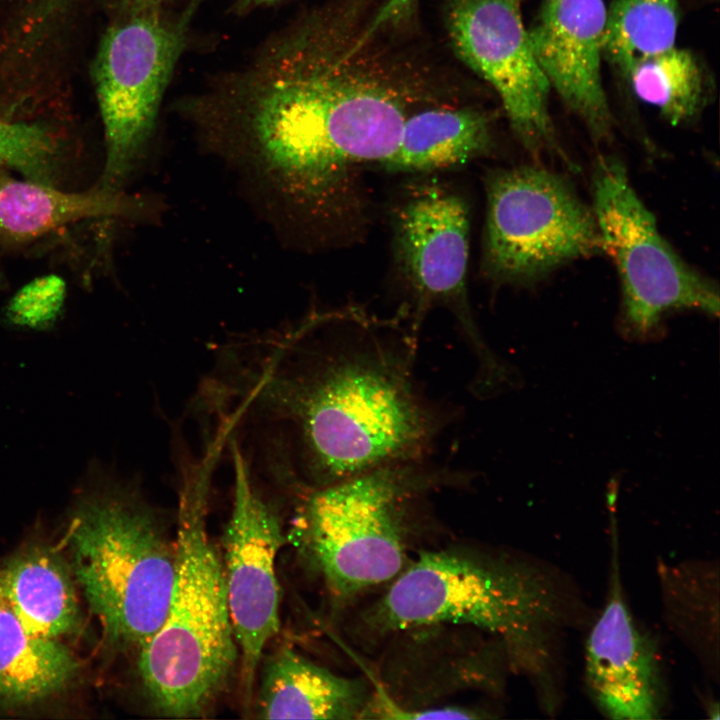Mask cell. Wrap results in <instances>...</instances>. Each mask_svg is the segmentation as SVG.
Listing matches in <instances>:
<instances>
[{"label":"cell","instance_id":"cell-1","mask_svg":"<svg viewBox=\"0 0 720 720\" xmlns=\"http://www.w3.org/2000/svg\"><path fill=\"white\" fill-rule=\"evenodd\" d=\"M219 391L257 429L269 469L298 491L428 458L444 416L415 376L417 333L354 314L311 318L250 345Z\"/></svg>","mask_w":720,"mask_h":720},{"label":"cell","instance_id":"cell-2","mask_svg":"<svg viewBox=\"0 0 720 720\" xmlns=\"http://www.w3.org/2000/svg\"><path fill=\"white\" fill-rule=\"evenodd\" d=\"M348 56L312 30L282 34L204 109L207 141L277 210L314 204L346 167L381 165L397 147L402 97Z\"/></svg>","mask_w":720,"mask_h":720},{"label":"cell","instance_id":"cell-3","mask_svg":"<svg viewBox=\"0 0 720 720\" xmlns=\"http://www.w3.org/2000/svg\"><path fill=\"white\" fill-rule=\"evenodd\" d=\"M364 619L378 634L436 624L491 633L510 667L532 682L549 708L560 700L558 637L585 622L586 608L568 577L544 561L455 547L420 554Z\"/></svg>","mask_w":720,"mask_h":720},{"label":"cell","instance_id":"cell-4","mask_svg":"<svg viewBox=\"0 0 720 720\" xmlns=\"http://www.w3.org/2000/svg\"><path fill=\"white\" fill-rule=\"evenodd\" d=\"M208 480L186 479L174 537L168 608L139 650L138 670L153 708L171 718L199 717L226 687L238 661L223 560L207 528Z\"/></svg>","mask_w":720,"mask_h":720},{"label":"cell","instance_id":"cell-5","mask_svg":"<svg viewBox=\"0 0 720 720\" xmlns=\"http://www.w3.org/2000/svg\"><path fill=\"white\" fill-rule=\"evenodd\" d=\"M72 573L107 639L138 651L165 618L174 538L134 490L96 480L71 513Z\"/></svg>","mask_w":720,"mask_h":720},{"label":"cell","instance_id":"cell-6","mask_svg":"<svg viewBox=\"0 0 720 720\" xmlns=\"http://www.w3.org/2000/svg\"><path fill=\"white\" fill-rule=\"evenodd\" d=\"M469 480L467 473L421 458L304 491V533L334 595L352 597L394 579L405 561L404 526L420 500Z\"/></svg>","mask_w":720,"mask_h":720},{"label":"cell","instance_id":"cell-7","mask_svg":"<svg viewBox=\"0 0 720 720\" xmlns=\"http://www.w3.org/2000/svg\"><path fill=\"white\" fill-rule=\"evenodd\" d=\"M592 181V210L602 250L619 275L626 334L648 338L663 315L673 310L717 316V285L684 262L663 238L624 164L615 157H601Z\"/></svg>","mask_w":720,"mask_h":720},{"label":"cell","instance_id":"cell-8","mask_svg":"<svg viewBox=\"0 0 720 720\" xmlns=\"http://www.w3.org/2000/svg\"><path fill=\"white\" fill-rule=\"evenodd\" d=\"M487 203L484 267L497 282L529 284L602 251L593 210L544 167L495 171Z\"/></svg>","mask_w":720,"mask_h":720},{"label":"cell","instance_id":"cell-9","mask_svg":"<svg viewBox=\"0 0 720 720\" xmlns=\"http://www.w3.org/2000/svg\"><path fill=\"white\" fill-rule=\"evenodd\" d=\"M185 33L184 18L171 23L158 12L130 15L105 32L93 69L105 139L104 166L95 186L103 192L125 194L147 156Z\"/></svg>","mask_w":720,"mask_h":720},{"label":"cell","instance_id":"cell-10","mask_svg":"<svg viewBox=\"0 0 720 720\" xmlns=\"http://www.w3.org/2000/svg\"><path fill=\"white\" fill-rule=\"evenodd\" d=\"M394 224L398 262L417 297L419 314L435 304L453 313L477 360L472 388L494 391L509 374L484 341L469 307V214L465 201L446 187L425 185L402 203Z\"/></svg>","mask_w":720,"mask_h":720},{"label":"cell","instance_id":"cell-11","mask_svg":"<svg viewBox=\"0 0 720 720\" xmlns=\"http://www.w3.org/2000/svg\"><path fill=\"white\" fill-rule=\"evenodd\" d=\"M456 55L497 92L523 147L538 156L557 147L549 84L534 54L521 0H447Z\"/></svg>","mask_w":720,"mask_h":720},{"label":"cell","instance_id":"cell-12","mask_svg":"<svg viewBox=\"0 0 720 720\" xmlns=\"http://www.w3.org/2000/svg\"><path fill=\"white\" fill-rule=\"evenodd\" d=\"M233 464V506L222 560L242 699L250 708L264 648L280 627L276 559L285 540L277 514L254 488L248 463L234 443Z\"/></svg>","mask_w":720,"mask_h":720},{"label":"cell","instance_id":"cell-13","mask_svg":"<svg viewBox=\"0 0 720 720\" xmlns=\"http://www.w3.org/2000/svg\"><path fill=\"white\" fill-rule=\"evenodd\" d=\"M584 685L600 714L615 720H654L668 698L656 639L630 609L621 580L613 535L606 599L584 645Z\"/></svg>","mask_w":720,"mask_h":720},{"label":"cell","instance_id":"cell-14","mask_svg":"<svg viewBox=\"0 0 720 720\" xmlns=\"http://www.w3.org/2000/svg\"><path fill=\"white\" fill-rule=\"evenodd\" d=\"M605 22L603 0H544L528 29L550 89L597 141L613 124L601 68Z\"/></svg>","mask_w":720,"mask_h":720},{"label":"cell","instance_id":"cell-15","mask_svg":"<svg viewBox=\"0 0 720 720\" xmlns=\"http://www.w3.org/2000/svg\"><path fill=\"white\" fill-rule=\"evenodd\" d=\"M372 699L359 679L340 676L291 648L263 665L256 712L262 719L366 718Z\"/></svg>","mask_w":720,"mask_h":720},{"label":"cell","instance_id":"cell-16","mask_svg":"<svg viewBox=\"0 0 720 720\" xmlns=\"http://www.w3.org/2000/svg\"><path fill=\"white\" fill-rule=\"evenodd\" d=\"M137 206L126 194L94 186L83 192L18 179L0 167V246L19 249L91 219L129 217Z\"/></svg>","mask_w":720,"mask_h":720},{"label":"cell","instance_id":"cell-17","mask_svg":"<svg viewBox=\"0 0 720 720\" xmlns=\"http://www.w3.org/2000/svg\"><path fill=\"white\" fill-rule=\"evenodd\" d=\"M71 576L58 552L30 547L0 563V597L27 630L58 639L75 632L80 624Z\"/></svg>","mask_w":720,"mask_h":720},{"label":"cell","instance_id":"cell-18","mask_svg":"<svg viewBox=\"0 0 720 720\" xmlns=\"http://www.w3.org/2000/svg\"><path fill=\"white\" fill-rule=\"evenodd\" d=\"M80 662L57 639L27 630L0 597V706L29 707L65 692Z\"/></svg>","mask_w":720,"mask_h":720},{"label":"cell","instance_id":"cell-19","mask_svg":"<svg viewBox=\"0 0 720 720\" xmlns=\"http://www.w3.org/2000/svg\"><path fill=\"white\" fill-rule=\"evenodd\" d=\"M666 626L695 656L705 674L719 678V568L711 560L658 561Z\"/></svg>","mask_w":720,"mask_h":720},{"label":"cell","instance_id":"cell-20","mask_svg":"<svg viewBox=\"0 0 720 720\" xmlns=\"http://www.w3.org/2000/svg\"><path fill=\"white\" fill-rule=\"evenodd\" d=\"M492 147L490 120L472 108L430 109L406 117L390 171H429L464 164Z\"/></svg>","mask_w":720,"mask_h":720},{"label":"cell","instance_id":"cell-21","mask_svg":"<svg viewBox=\"0 0 720 720\" xmlns=\"http://www.w3.org/2000/svg\"><path fill=\"white\" fill-rule=\"evenodd\" d=\"M623 75L635 95L672 125L692 120L705 98L704 74L695 55L675 46L634 59Z\"/></svg>","mask_w":720,"mask_h":720},{"label":"cell","instance_id":"cell-22","mask_svg":"<svg viewBox=\"0 0 720 720\" xmlns=\"http://www.w3.org/2000/svg\"><path fill=\"white\" fill-rule=\"evenodd\" d=\"M678 0H612L606 6L604 58L622 74L636 58L675 46Z\"/></svg>","mask_w":720,"mask_h":720},{"label":"cell","instance_id":"cell-23","mask_svg":"<svg viewBox=\"0 0 720 720\" xmlns=\"http://www.w3.org/2000/svg\"><path fill=\"white\" fill-rule=\"evenodd\" d=\"M73 159L70 143L57 130L41 123L0 118V167L64 188Z\"/></svg>","mask_w":720,"mask_h":720},{"label":"cell","instance_id":"cell-24","mask_svg":"<svg viewBox=\"0 0 720 720\" xmlns=\"http://www.w3.org/2000/svg\"><path fill=\"white\" fill-rule=\"evenodd\" d=\"M67 296L65 280L56 274L37 277L8 301L5 321L17 328L48 330L61 316Z\"/></svg>","mask_w":720,"mask_h":720},{"label":"cell","instance_id":"cell-25","mask_svg":"<svg viewBox=\"0 0 720 720\" xmlns=\"http://www.w3.org/2000/svg\"><path fill=\"white\" fill-rule=\"evenodd\" d=\"M371 717L385 719H476L481 715L478 711L465 707H434L423 709L405 708L395 704L387 696H381L379 700L371 703L369 714Z\"/></svg>","mask_w":720,"mask_h":720},{"label":"cell","instance_id":"cell-26","mask_svg":"<svg viewBox=\"0 0 720 720\" xmlns=\"http://www.w3.org/2000/svg\"><path fill=\"white\" fill-rule=\"evenodd\" d=\"M416 1L417 0H387L354 46L361 48L378 29L387 24L397 22L406 16L415 6Z\"/></svg>","mask_w":720,"mask_h":720},{"label":"cell","instance_id":"cell-27","mask_svg":"<svg viewBox=\"0 0 720 720\" xmlns=\"http://www.w3.org/2000/svg\"><path fill=\"white\" fill-rule=\"evenodd\" d=\"M69 0H35L31 18L39 25L45 26L64 10Z\"/></svg>","mask_w":720,"mask_h":720},{"label":"cell","instance_id":"cell-28","mask_svg":"<svg viewBox=\"0 0 720 720\" xmlns=\"http://www.w3.org/2000/svg\"><path fill=\"white\" fill-rule=\"evenodd\" d=\"M130 15L158 12L165 0H119Z\"/></svg>","mask_w":720,"mask_h":720},{"label":"cell","instance_id":"cell-29","mask_svg":"<svg viewBox=\"0 0 720 720\" xmlns=\"http://www.w3.org/2000/svg\"><path fill=\"white\" fill-rule=\"evenodd\" d=\"M281 0H239L238 6L240 9H250L260 6L271 5Z\"/></svg>","mask_w":720,"mask_h":720},{"label":"cell","instance_id":"cell-30","mask_svg":"<svg viewBox=\"0 0 720 720\" xmlns=\"http://www.w3.org/2000/svg\"><path fill=\"white\" fill-rule=\"evenodd\" d=\"M5 284H6V279H5L4 275H3V272L0 270V288H2L3 286H5Z\"/></svg>","mask_w":720,"mask_h":720}]
</instances>
